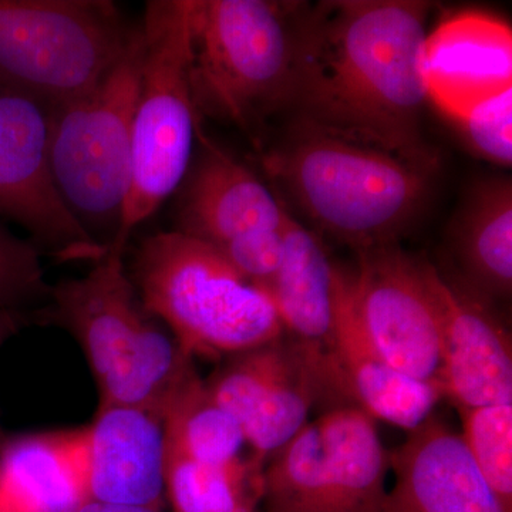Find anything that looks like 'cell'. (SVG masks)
Segmentation results:
<instances>
[{"mask_svg":"<svg viewBox=\"0 0 512 512\" xmlns=\"http://www.w3.org/2000/svg\"><path fill=\"white\" fill-rule=\"evenodd\" d=\"M215 402L244 431L258 460H269L308 423L322 387L301 353L286 338L228 357L205 380Z\"/></svg>","mask_w":512,"mask_h":512,"instance_id":"cell-12","label":"cell"},{"mask_svg":"<svg viewBox=\"0 0 512 512\" xmlns=\"http://www.w3.org/2000/svg\"><path fill=\"white\" fill-rule=\"evenodd\" d=\"M457 285L494 306L512 292V181L481 178L468 188L450 224Z\"/></svg>","mask_w":512,"mask_h":512,"instance_id":"cell-20","label":"cell"},{"mask_svg":"<svg viewBox=\"0 0 512 512\" xmlns=\"http://www.w3.org/2000/svg\"><path fill=\"white\" fill-rule=\"evenodd\" d=\"M163 421L168 451L197 463H232L247 446L238 421L215 402L197 372L168 400Z\"/></svg>","mask_w":512,"mask_h":512,"instance_id":"cell-23","label":"cell"},{"mask_svg":"<svg viewBox=\"0 0 512 512\" xmlns=\"http://www.w3.org/2000/svg\"><path fill=\"white\" fill-rule=\"evenodd\" d=\"M167 457L160 414L143 407L100 404L92 423L83 427L89 501L160 511Z\"/></svg>","mask_w":512,"mask_h":512,"instance_id":"cell-15","label":"cell"},{"mask_svg":"<svg viewBox=\"0 0 512 512\" xmlns=\"http://www.w3.org/2000/svg\"><path fill=\"white\" fill-rule=\"evenodd\" d=\"M0 512H8V510H6L5 503H3L2 495H0Z\"/></svg>","mask_w":512,"mask_h":512,"instance_id":"cell-30","label":"cell"},{"mask_svg":"<svg viewBox=\"0 0 512 512\" xmlns=\"http://www.w3.org/2000/svg\"><path fill=\"white\" fill-rule=\"evenodd\" d=\"M3 439H5V437L0 436V443H2Z\"/></svg>","mask_w":512,"mask_h":512,"instance_id":"cell-31","label":"cell"},{"mask_svg":"<svg viewBox=\"0 0 512 512\" xmlns=\"http://www.w3.org/2000/svg\"><path fill=\"white\" fill-rule=\"evenodd\" d=\"M394 485L382 512H512L481 476L460 434L431 416L389 453Z\"/></svg>","mask_w":512,"mask_h":512,"instance_id":"cell-18","label":"cell"},{"mask_svg":"<svg viewBox=\"0 0 512 512\" xmlns=\"http://www.w3.org/2000/svg\"><path fill=\"white\" fill-rule=\"evenodd\" d=\"M282 228L247 232L215 248L235 271L252 284L265 289L275 278L284 259L285 242Z\"/></svg>","mask_w":512,"mask_h":512,"instance_id":"cell-27","label":"cell"},{"mask_svg":"<svg viewBox=\"0 0 512 512\" xmlns=\"http://www.w3.org/2000/svg\"><path fill=\"white\" fill-rule=\"evenodd\" d=\"M190 0H151L141 20L143 63L133 124L130 188L109 249L131 235L183 184L201 119L190 82Z\"/></svg>","mask_w":512,"mask_h":512,"instance_id":"cell-6","label":"cell"},{"mask_svg":"<svg viewBox=\"0 0 512 512\" xmlns=\"http://www.w3.org/2000/svg\"><path fill=\"white\" fill-rule=\"evenodd\" d=\"M429 101L448 120L512 89V30L504 19L476 10L441 20L424 42Z\"/></svg>","mask_w":512,"mask_h":512,"instance_id":"cell-16","label":"cell"},{"mask_svg":"<svg viewBox=\"0 0 512 512\" xmlns=\"http://www.w3.org/2000/svg\"><path fill=\"white\" fill-rule=\"evenodd\" d=\"M83 427L43 431L0 443V495L8 512H77L84 483Z\"/></svg>","mask_w":512,"mask_h":512,"instance_id":"cell-21","label":"cell"},{"mask_svg":"<svg viewBox=\"0 0 512 512\" xmlns=\"http://www.w3.org/2000/svg\"><path fill=\"white\" fill-rule=\"evenodd\" d=\"M451 123L473 156L498 167H511L512 89L481 101Z\"/></svg>","mask_w":512,"mask_h":512,"instance_id":"cell-26","label":"cell"},{"mask_svg":"<svg viewBox=\"0 0 512 512\" xmlns=\"http://www.w3.org/2000/svg\"><path fill=\"white\" fill-rule=\"evenodd\" d=\"M35 318L66 328L79 342L100 404L143 407L163 417L168 400L195 373L192 357L144 308L124 254L113 249L82 278L52 286Z\"/></svg>","mask_w":512,"mask_h":512,"instance_id":"cell-4","label":"cell"},{"mask_svg":"<svg viewBox=\"0 0 512 512\" xmlns=\"http://www.w3.org/2000/svg\"><path fill=\"white\" fill-rule=\"evenodd\" d=\"M419 268L439 316L446 397L458 410L512 403L511 338L494 306L430 262Z\"/></svg>","mask_w":512,"mask_h":512,"instance_id":"cell-14","label":"cell"},{"mask_svg":"<svg viewBox=\"0 0 512 512\" xmlns=\"http://www.w3.org/2000/svg\"><path fill=\"white\" fill-rule=\"evenodd\" d=\"M200 157L178 188L175 231L221 247L259 229H281L288 207L251 170L198 133Z\"/></svg>","mask_w":512,"mask_h":512,"instance_id":"cell-17","label":"cell"},{"mask_svg":"<svg viewBox=\"0 0 512 512\" xmlns=\"http://www.w3.org/2000/svg\"><path fill=\"white\" fill-rule=\"evenodd\" d=\"M350 281L363 329L384 359L404 375L444 390L439 316L419 259L396 244L359 252Z\"/></svg>","mask_w":512,"mask_h":512,"instance_id":"cell-11","label":"cell"},{"mask_svg":"<svg viewBox=\"0 0 512 512\" xmlns=\"http://www.w3.org/2000/svg\"><path fill=\"white\" fill-rule=\"evenodd\" d=\"M389 470L376 420L340 404L271 457L262 505L265 512H382Z\"/></svg>","mask_w":512,"mask_h":512,"instance_id":"cell-9","label":"cell"},{"mask_svg":"<svg viewBox=\"0 0 512 512\" xmlns=\"http://www.w3.org/2000/svg\"><path fill=\"white\" fill-rule=\"evenodd\" d=\"M50 109L0 80V220L16 222L60 262L106 255L67 210L49 168Z\"/></svg>","mask_w":512,"mask_h":512,"instance_id":"cell-10","label":"cell"},{"mask_svg":"<svg viewBox=\"0 0 512 512\" xmlns=\"http://www.w3.org/2000/svg\"><path fill=\"white\" fill-rule=\"evenodd\" d=\"M336 355L350 403L372 419L413 431L429 420L444 399L436 384L404 375L370 342L353 298L350 271L338 269L336 282Z\"/></svg>","mask_w":512,"mask_h":512,"instance_id":"cell-19","label":"cell"},{"mask_svg":"<svg viewBox=\"0 0 512 512\" xmlns=\"http://www.w3.org/2000/svg\"><path fill=\"white\" fill-rule=\"evenodd\" d=\"M264 471V461L252 454L228 464H202L168 451L165 494L174 512H259Z\"/></svg>","mask_w":512,"mask_h":512,"instance_id":"cell-22","label":"cell"},{"mask_svg":"<svg viewBox=\"0 0 512 512\" xmlns=\"http://www.w3.org/2000/svg\"><path fill=\"white\" fill-rule=\"evenodd\" d=\"M141 63L138 25L123 55L99 82L50 109L49 168L57 194L97 242V234H109V247L130 188Z\"/></svg>","mask_w":512,"mask_h":512,"instance_id":"cell-7","label":"cell"},{"mask_svg":"<svg viewBox=\"0 0 512 512\" xmlns=\"http://www.w3.org/2000/svg\"><path fill=\"white\" fill-rule=\"evenodd\" d=\"M306 2L190 0V82L200 119L237 127L264 153V130L291 101Z\"/></svg>","mask_w":512,"mask_h":512,"instance_id":"cell-3","label":"cell"},{"mask_svg":"<svg viewBox=\"0 0 512 512\" xmlns=\"http://www.w3.org/2000/svg\"><path fill=\"white\" fill-rule=\"evenodd\" d=\"M77 512H160L147 507H134V505H120L100 503V501H87Z\"/></svg>","mask_w":512,"mask_h":512,"instance_id":"cell-29","label":"cell"},{"mask_svg":"<svg viewBox=\"0 0 512 512\" xmlns=\"http://www.w3.org/2000/svg\"><path fill=\"white\" fill-rule=\"evenodd\" d=\"M431 9L421 0L306 2L288 107L292 123L437 173L439 156L423 133Z\"/></svg>","mask_w":512,"mask_h":512,"instance_id":"cell-1","label":"cell"},{"mask_svg":"<svg viewBox=\"0 0 512 512\" xmlns=\"http://www.w3.org/2000/svg\"><path fill=\"white\" fill-rule=\"evenodd\" d=\"M40 254L0 220V309L30 312L37 303H49L52 285L46 282Z\"/></svg>","mask_w":512,"mask_h":512,"instance_id":"cell-25","label":"cell"},{"mask_svg":"<svg viewBox=\"0 0 512 512\" xmlns=\"http://www.w3.org/2000/svg\"><path fill=\"white\" fill-rule=\"evenodd\" d=\"M262 165L320 231L357 254L396 244L426 210L436 175L299 123L262 154Z\"/></svg>","mask_w":512,"mask_h":512,"instance_id":"cell-2","label":"cell"},{"mask_svg":"<svg viewBox=\"0 0 512 512\" xmlns=\"http://www.w3.org/2000/svg\"><path fill=\"white\" fill-rule=\"evenodd\" d=\"M458 412L468 453L491 490L512 511V403Z\"/></svg>","mask_w":512,"mask_h":512,"instance_id":"cell-24","label":"cell"},{"mask_svg":"<svg viewBox=\"0 0 512 512\" xmlns=\"http://www.w3.org/2000/svg\"><path fill=\"white\" fill-rule=\"evenodd\" d=\"M136 30L109 0H0V80L52 109L99 82Z\"/></svg>","mask_w":512,"mask_h":512,"instance_id":"cell-8","label":"cell"},{"mask_svg":"<svg viewBox=\"0 0 512 512\" xmlns=\"http://www.w3.org/2000/svg\"><path fill=\"white\" fill-rule=\"evenodd\" d=\"M281 268L264 291L274 303L284 335L305 359L323 396L349 402L336 355V282L339 266L311 229L286 211Z\"/></svg>","mask_w":512,"mask_h":512,"instance_id":"cell-13","label":"cell"},{"mask_svg":"<svg viewBox=\"0 0 512 512\" xmlns=\"http://www.w3.org/2000/svg\"><path fill=\"white\" fill-rule=\"evenodd\" d=\"M35 312L3 311L0 309V349L9 342L13 336L18 335L20 329L25 328L33 318Z\"/></svg>","mask_w":512,"mask_h":512,"instance_id":"cell-28","label":"cell"},{"mask_svg":"<svg viewBox=\"0 0 512 512\" xmlns=\"http://www.w3.org/2000/svg\"><path fill=\"white\" fill-rule=\"evenodd\" d=\"M131 281L146 311L190 357H231L284 336L268 293L217 248L181 232L144 239Z\"/></svg>","mask_w":512,"mask_h":512,"instance_id":"cell-5","label":"cell"}]
</instances>
